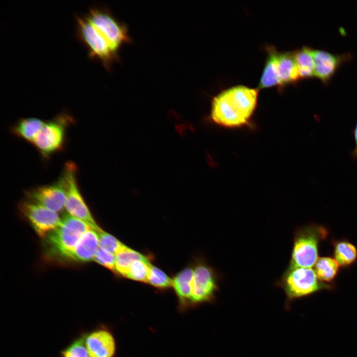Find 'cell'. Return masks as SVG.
<instances>
[{
    "label": "cell",
    "mask_w": 357,
    "mask_h": 357,
    "mask_svg": "<svg viewBox=\"0 0 357 357\" xmlns=\"http://www.w3.org/2000/svg\"><path fill=\"white\" fill-rule=\"evenodd\" d=\"M220 278L218 272L203 258H198L193 265L191 304L213 301L219 290Z\"/></svg>",
    "instance_id": "9c48e42d"
},
{
    "label": "cell",
    "mask_w": 357,
    "mask_h": 357,
    "mask_svg": "<svg viewBox=\"0 0 357 357\" xmlns=\"http://www.w3.org/2000/svg\"><path fill=\"white\" fill-rule=\"evenodd\" d=\"M314 76L327 84L342 64L352 59L350 54L336 55L320 49L312 50Z\"/></svg>",
    "instance_id": "4fadbf2b"
},
{
    "label": "cell",
    "mask_w": 357,
    "mask_h": 357,
    "mask_svg": "<svg viewBox=\"0 0 357 357\" xmlns=\"http://www.w3.org/2000/svg\"><path fill=\"white\" fill-rule=\"evenodd\" d=\"M85 342L89 357H114L115 339L106 327L99 326L85 333Z\"/></svg>",
    "instance_id": "7c38bea8"
},
{
    "label": "cell",
    "mask_w": 357,
    "mask_h": 357,
    "mask_svg": "<svg viewBox=\"0 0 357 357\" xmlns=\"http://www.w3.org/2000/svg\"><path fill=\"white\" fill-rule=\"evenodd\" d=\"M75 20V36L86 49L88 58L98 60L107 71H111L113 65L120 61L119 54L113 51L85 14L76 15Z\"/></svg>",
    "instance_id": "5b68a950"
},
{
    "label": "cell",
    "mask_w": 357,
    "mask_h": 357,
    "mask_svg": "<svg viewBox=\"0 0 357 357\" xmlns=\"http://www.w3.org/2000/svg\"><path fill=\"white\" fill-rule=\"evenodd\" d=\"M116 269L117 275L125 277L133 262L148 259L142 253L124 245L116 254Z\"/></svg>",
    "instance_id": "7402d4cb"
},
{
    "label": "cell",
    "mask_w": 357,
    "mask_h": 357,
    "mask_svg": "<svg viewBox=\"0 0 357 357\" xmlns=\"http://www.w3.org/2000/svg\"><path fill=\"white\" fill-rule=\"evenodd\" d=\"M258 89L238 85L221 91L212 99L210 117L215 124L226 128L245 126L258 103Z\"/></svg>",
    "instance_id": "6da1fadb"
},
{
    "label": "cell",
    "mask_w": 357,
    "mask_h": 357,
    "mask_svg": "<svg viewBox=\"0 0 357 357\" xmlns=\"http://www.w3.org/2000/svg\"><path fill=\"white\" fill-rule=\"evenodd\" d=\"M99 247L98 231L91 228L80 238L67 261L84 263L93 260Z\"/></svg>",
    "instance_id": "5bb4252c"
},
{
    "label": "cell",
    "mask_w": 357,
    "mask_h": 357,
    "mask_svg": "<svg viewBox=\"0 0 357 357\" xmlns=\"http://www.w3.org/2000/svg\"><path fill=\"white\" fill-rule=\"evenodd\" d=\"M60 357H89L85 342V333L76 337L60 352Z\"/></svg>",
    "instance_id": "603a6c76"
},
{
    "label": "cell",
    "mask_w": 357,
    "mask_h": 357,
    "mask_svg": "<svg viewBox=\"0 0 357 357\" xmlns=\"http://www.w3.org/2000/svg\"><path fill=\"white\" fill-rule=\"evenodd\" d=\"M150 264L148 259L135 261L131 265L125 277L135 281L147 283Z\"/></svg>",
    "instance_id": "cb8c5ba5"
},
{
    "label": "cell",
    "mask_w": 357,
    "mask_h": 357,
    "mask_svg": "<svg viewBox=\"0 0 357 357\" xmlns=\"http://www.w3.org/2000/svg\"><path fill=\"white\" fill-rule=\"evenodd\" d=\"M313 48L303 46L294 51L295 58L301 79L313 78L314 76Z\"/></svg>",
    "instance_id": "ffe728a7"
},
{
    "label": "cell",
    "mask_w": 357,
    "mask_h": 357,
    "mask_svg": "<svg viewBox=\"0 0 357 357\" xmlns=\"http://www.w3.org/2000/svg\"><path fill=\"white\" fill-rule=\"evenodd\" d=\"M45 121L33 117L20 119L11 127L10 131L16 137L32 144Z\"/></svg>",
    "instance_id": "ac0fdd59"
},
{
    "label": "cell",
    "mask_w": 357,
    "mask_h": 357,
    "mask_svg": "<svg viewBox=\"0 0 357 357\" xmlns=\"http://www.w3.org/2000/svg\"><path fill=\"white\" fill-rule=\"evenodd\" d=\"M267 57L258 89L277 87L281 89L278 76L277 58L278 51L273 46L266 47Z\"/></svg>",
    "instance_id": "2e32d148"
},
{
    "label": "cell",
    "mask_w": 357,
    "mask_h": 357,
    "mask_svg": "<svg viewBox=\"0 0 357 357\" xmlns=\"http://www.w3.org/2000/svg\"><path fill=\"white\" fill-rule=\"evenodd\" d=\"M277 63L281 90L287 85L296 83L300 80L294 51L278 52Z\"/></svg>",
    "instance_id": "9a60e30c"
},
{
    "label": "cell",
    "mask_w": 357,
    "mask_h": 357,
    "mask_svg": "<svg viewBox=\"0 0 357 357\" xmlns=\"http://www.w3.org/2000/svg\"><path fill=\"white\" fill-rule=\"evenodd\" d=\"M334 258L341 267H349L357 261V247L346 239L333 240Z\"/></svg>",
    "instance_id": "d6986e66"
},
{
    "label": "cell",
    "mask_w": 357,
    "mask_h": 357,
    "mask_svg": "<svg viewBox=\"0 0 357 357\" xmlns=\"http://www.w3.org/2000/svg\"><path fill=\"white\" fill-rule=\"evenodd\" d=\"M193 266H187L172 279V287L182 304H191V282Z\"/></svg>",
    "instance_id": "e0dca14e"
},
{
    "label": "cell",
    "mask_w": 357,
    "mask_h": 357,
    "mask_svg": "<svg viewBox=\"0 0 357 357\" xmlns=\"http://www.w3.org/2000/svg\"><path fill=\"white\" fill-rule=\"evenodd\" d=\"M26 198L57 213L65 208L66 189L61 174L52 183L37 186L25 192Z\"/></svg>",
    "instance_id": "8fae6325"
},
{
    "label": "cell",
    "mask_w": 357,
    "mask_h": 357,
    "mask_svg": "<svg viewBox=\"0 0 357 357\" xmlns=\"http://www.w3.org/2000/svg\"><path fill=\"white\" fill-rule=\"evenodd\" d=\"M86 17L116 53L124 45L133 43L126 24L119 21L104 6H92Z\"/></svg>",
    "instance_id": "52a82bcc"
},
{
    "label": "cell",
    "mask_w": 357,
    "mask_h": 357,
    "mask_svg": "<svg viewBox=\"0 0 357 357\" xmlns=\"http://www.w3.org/2000/svg\"><path fill=\"white\" fill-rule=\"evenodd\" d=\"M75 122L67 112H61L45 123L32 144L44 159L63 150L67 128Z\"/></svg>",
    "instance_id": "8992f818"
},
{
    "label": "cell",
    "mask_w": 357,
    "mask_h": 357,
    "mask_svg": "<svg viewBox=\"0 0 357 357\" xmlns=\"http://www.w3.org/2000/svg\"><path fill=\"white\" fill-rule=\"evenodd\" d=\"M77 171L75 164L69 161L65 163L61 174L65 185V208L68 214L84 221L99 231L101 229L94 219L79 190L76 178Z\"/></svg>",
    "instance_id": "ba28073f"
},
{
    "label": "cell",
    "mask_w": 357,
    "mask_h": 357,
    "mask_svg": "<svg viewBox=\"0 0 357 357\" xmlns=\"http://www.w3.org/2000/svg\"><path fill=\"white\" fill-rule=\"evenodd\" d=\"M328 233L325 226L316 224H310L296 230L288 266L314 267L319 258V243L327 238Z\"/></svg>",
    "instance_id": "277c9868"
},
{
    "label": "cell",
    "mask_w": 357,
    "mask_h": 357,
    "mask_svg": "<svg viewBox=\"0 0 357 357\" xmlns=\"http://www.w3.org/2000/svg\"><path fill=\"white\" fill-rule=\"evenodd\" d=\"M353 135L355 143V147L352 153V158L357 161V122L353 130Z\"/></svg>",
    "instance_id": "83f0119b"
},
{
    "label": "cell",
    "mask_w": 357,
    "mask_h": 357,
    "mask_svg": "<svg viewBox=\"0 0 357 357\" xmlns=\"http://www.w3.org/2000/svg\"><path fill=\"white\" fill-rule=\"evenodd\" d=\"M93 260L117 275L115 254L99 247Z\"/></svg>",
    "instance_id": "4316f807"
},
{
    "label": "cell",
    "mask_w": 357,
    "mask_h": 357,
    "mask_svg": "<svg viewBox=\"0 0 357 357\" xmlns=\"http://www.w3.org/2000/svg\"><path fill=\"white\" fill-rule=\"evenodd\" d=\"M147 283L159 289L165 290L172 286V279L162 270L151 264Z\"/></svg>",
    "instance_id": "d4e9b609"
},
{
    "label": "cell",
    "mask_w": 357,
    "mask_h": 357,
    "mask_svg": "<svg viewBox=\"0 0 357 357\" xmlns=\"http://www.w3.org/2000/svg\"><path fill=\"white\" fill-rule=\"evenodd\" d=\"M91 228L84 221L66 214L60 225L43 238L45 258L50 261H67L80 238Z\"/></svg>",
    "instance_id": "7a4b0ae2"
},
{
    "label": "cell",
    "mask_w": 357,
    "mask_h": 357,
    "mask_svg": "<svg viewBox=\"0 0 357 357\" xmlns=\"http://www.w3.org/2000/svg\"><path fill=\"white\" fill-rule=\"evenodd\" d=\"M21 214L41 238L58 227L61 219L58 213L26 198L18 206Z\"/></svg>",
    "instance_id": "30bf717a"
},
{
    "label": "cell",
    "mask_w": 357,
    "mask_h": 357,
    "mask_svg": "<svg viewBox=\"0 0 357 357\" xmlns=\"http://www.w3.org/2000/svg\"><path fill=\"white\" fill-rule=\"evenodd\" d=\"M340 265L334 258L329 256L319 257L314 266L317 278L324 283L333 284Z\"/></svg>",
    "instance_id": "44dd1931"
},
{
    "label": "cell",
    "mask_w": 357,
    "mask_h": 357,
    "mask_svg": "<svg viewBox=\"0 0 357 357\" xmlns=\"http://www.w3.org/2000/svg\"><path fill=\"white\" fill-rule=\"evenodd\" d=\"M99 247L115 255L124 245L114 236L101 229L98 231Z\"/></svg>",
    "instance_id": "484cf974"
},
{
    "label": "cell",
    "mask_w": 357,
    "mask_h": 357,
    "mask_svg": "<svg viewBox=\"0 0 357 357\" xmlns=\"http://www.w3.org/2000/svg\"><path fill=\"white\" fill-rule=\"evenodd\" d=\"M286 296V306L294 300L310 296L322 290H332L333 284L320 281L312 268L288 266L276 283Z\"/></svg>",
    "instance_id": "3957f363"
}]
</instances>
